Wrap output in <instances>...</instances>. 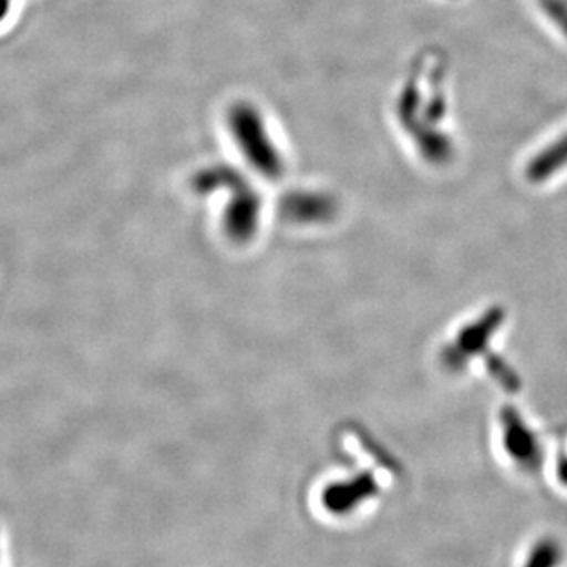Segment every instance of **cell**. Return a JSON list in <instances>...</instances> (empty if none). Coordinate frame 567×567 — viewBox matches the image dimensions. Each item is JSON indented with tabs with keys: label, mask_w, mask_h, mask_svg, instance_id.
<instances>
[{
	"label": "cell",
	"mask_w": 567,
	"mask_h": 567,
	"mask_svg": "<svg viewBox=\"0 0 567 567\" xmlns=\"http://www.w3.org/2000/svg\"><path fill=\"white\" fill-rule=\"evenodd\" d=\"M192 184L198 193H209L217 188L230 193V204L225 214V230L231 241L247 243L256 236L261 200L241 173L225 166L209 167L198 172Z\"/></svg>",
	"instance_id": "6da1fadb"
},
{
	"label": "cell",
	"mask_w": 567,
	"mask_h": 567,
	"mask_svg": "<svg viewBox=\"0 0 567 567\" xmlns=\"http://www.w3.org/2000/svg\"><path fill=\"white\" fill-rule=\"evenodd\" d=\"M228 125L243 155L262 177L278 181L284 177V158L268 136L261 114L250 103H236L228 111Z\"/></svg>",
	"instance_id": "7a4b0ae2"
},
{
	"label": "cell",
	"mask_w": 567,
	"mask_h": 567,
	"mask_svg": "<svg viewBox=\"0 0 567 567\" xmlns=\"http://www.w3.org/2000/svg\"><path fill=\"white\" fill-rule=\"evenodd\" d=\"M505 323L504 307H491L488 311L466 321L455 337L444 346L441 362L449 371H463L472 360L487 353L494 338Z\"/></svg>",
	"instance_id": "3957f363"
},
{
	"label": "cell",
	"mask_w": 567,
	"mask_h": 567,
	"mask_svg": "<svg viewBox=\"0 0 567 567\" xmlns=\"http://www.w3.org/2000/svg\"><path fill=\"white\" fill-rule=\"evenodd\" d=\"M499 443L518 471L535 474L544 463V444L540 435L525 421L516 406H504L499 412Z\"/></svg>",
	"instance_id": "277c9868"
},
{
	"label": "cell",
	"mask_w": 567,
	"mask_h": 567,
	"mask_svg": "<svg viewBox=\"0 0 567 567\" xmlns=\"http://www.w3.org/2000/svg\"><path fill=\"white\" fill-rule=\"evenodd\" d=\"M379 494V483L370 472L359 474L351 480L332 483L323 491V507L331 514L337 516H346L360 507L368 504L370 499L375 498Z\"/></svg>",
	"instance_id": "5b68a950"
},
{
	"label": "cell",
	"mask_w": 567,
	"mask_h": 567,
	"mask_svg": "<svg viewBox=\"0 0 567 567\" xmlns=\"http://www.w3.org/2000/svg\"><path fill=\"white\" fill-rule=\"evenodd\" d=\"M281 214L285 219L300 225H312V223H323L332 214V204L327 198L312 193H295L284 198L281 203Z\"/></svg>",
	"instance_id": "8992f818"
},
{
	"label": "cell",
	"mask_w": 567,
	"mask_h": 567,
	"mask_svg": "<svg viewBox=\"0 0 567 567\" xmlns=\"http://www.w3.org/2000/svg\"><path fill=\"white\" fill-rule=\"evenodd\" d=\"M566 560L564 546L553 536H544L529 547L522 567H563Z\"/></svg>",
	"instance_id": "52a82bcc"
},
{
	"label": "cell",
	"mask_w": 567,
	"mask_h": 567,
	"mask_svg": "<svg viewBox=\"0 0 567 567\" xmlns=\"http://www.w3.org/2000/svg\"><path fill=\"white\" fill-rule=\"evenodd\" d=\"M488 373L493 377L499 385H504L507 390H516L519 385L518 375L513 368H508L507 362L499 359V357H487Z\"/></svg>",
	"instance_id": "ba28073f"
},
{
	"label": "cell",
	"mask_w": 567,
	"mask_h": 567,
	"mask_svg": "<svg viewBox=\"0 0 567 567\" xmlns=\"http://www.w3.org/2000/svg\"><path fill=\"white\" fill-rule=\"evenodd\" d=\"M557 477L560 485L567 487V454H564L557 463Z\"/></svg>",
	"instance_id": "9c48e42d"
},
{
	"label": "cell",
	"mask_w": 567,
	"mask_h": 567,
	"mask_svg": "<svg viewBox=\"0 0 567 567\" xmlns=\"http://www.w3.org/2000/svg\"><path fill=\"white\" fill-rule=\"evenodd\" d=\"M8 10H10V0H0V21L8 16Z\"/></svg>",
	"instance_id": "30bf717a"
}]
</instances>
